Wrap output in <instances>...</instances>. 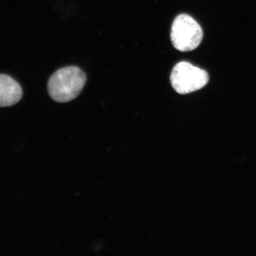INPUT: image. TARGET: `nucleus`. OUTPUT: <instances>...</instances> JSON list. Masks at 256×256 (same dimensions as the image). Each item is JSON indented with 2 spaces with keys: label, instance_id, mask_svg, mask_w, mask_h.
Listing matches in <instances>:
<instances>
[{
  "label": "nucleus",
  "instance_id": "nucleus-3",
  "mask_svg": "<svg viewBox=\"0 0 256 256\" xmlns=\"http://www.w3.org/2000/svg\"><path fill=\"white\" fill-rule=\"evenodd\" d=\"M208 79L206 70L186 62L176 64L170 76L173 88L180 94H188L200 90L206 85Z\"/></svg>",
  "mask_w": 256,
  "mask_h": 256
},
{
  "label": "nucleus",
  "instance_id": "nucleus-1",
  "mask_svg": "<svg viewBox=\"0 0 256 256\" xmlns=\"http://www.w3.org/2000/svg\"><path fill=\"white\" fill-rule=\"evenodd\" d=\"M86 82V77L82 69L76 66L64 67L50 77L48 94L56 102H68L80 94Z\"/></svg>",
  "mask_w": 256,
  "mask_h": 256
},
{
  "label": "nucleus",
  "instance_id": "nucleus-2",
  "mask_svg": "<svg viewBox=\"0 0 256 256\" xmlns=\"http://www.w3.org/2000/svg\"><path fill=\"white\" fill-rule=\"evenodd\" d=\"M203 31L196 20L190 15L182 14L174 18L172 26L173 46L180 52H191L201 44Z\"/></svg>",
  "mask_w": 256,
  "mask_h": 256
},
{
  "label": "nucleus",
  "instance_id": "nucleus-4",
  "mask_svg": "<svg viewBox=\"0 0 256 256\" xmlns=\"http://www.w3.org/2000/svg\"><path fill=\"white\" fill-rule=\"evenodd\" d=\"M22 97V89L14 79L0 74V107H8L18 104Z\"/></svg>",
  "mask_w": 256,
  "mask_h": 256
}]
</instances>
